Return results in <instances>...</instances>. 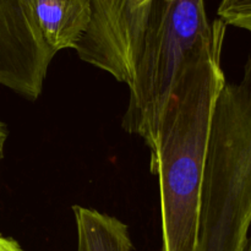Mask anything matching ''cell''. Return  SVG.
<instances>
[{
  "instance_id": "obj_1",
  "label": "cell",
  "mask_w": 251,
  "mask_h": 251,
  "mask_svg": "<svg viewBox=\"0 0 251 251\" xmlns=\"http://www.w3.org/2000/svg\"><path fill=\"white\" fill-rule=\"evenodd\" d=\"M223 43L216 42L186 64L150 153L159 184L162 251H198L208 135L216 100L227 82Z\"/></svg>"
},
{
  "instance_id": "obj_2",
  "label": "cell",
  "mask_w": 251,
  "mask_h": 251,
  "mask_svg": "<svg viewBox=\"0 0 251 251\" xmlns=\"http://www.w3.org/2000/svg\"><path fill=\"white\" fill-rule=\"evenodd\" d=\"M251 223V54L226 82L211 122L198 251H243Z\"/></svg>"
},
{
  "instance_id": "obj_3",
  "label": "cell",
  "mask_w": 251,
  "mask_h": 251,
  "mask_svg": "<svg viewBox=\"0 0 251 251\" xmlns=\"http://www.w3.org/2000/svg\"><path fill=\"white\" fill-rule=\"evenodd\" d=\"M227 25L211 22L205 0H154L129 87L122 126L156 149L159 123L186 64L225 39Z\"/></svg>"
},
{
  "instance_id": "obj_4",
  "label": "cell",
  "mask_w": 251,
  "mask_h": 251,
  "mask_svg": "<svg viewBox=\"0 0 251 251\" xmlns=\"http://www.w3.org/2000/svg\"><path fill=\"white\" fill-rule=\"evenodd\" d=\"M92 20L75 51L85 63L130 85L152 5L147 0H91Z\"/></svg>"
},
{
  "instance_id": "obj_5",
  "label": "cell",
  "mask_w": 251,
  "mask_h": 251,
  "mask_svg": "<svg viewBox=\"0 0 251 251\" xmlns=\"http://www.w3.org/2000/svg\"><path fill=\"white\" fill-rule=\"evenodd\" d=\"M54 56L37 25L34 0H0V85L38 100Z\"/></svg>"
},
{
  "instance_id": "obj_6",
  "label": "cell",
  "mask_w": 251,
  "mask_h": 251,
  "mask_svg": "<svg viewBox=\"0 0 251 251\" xmlns=\"http://www.w3.org/2000/svg\"><path fill=\"white\" fill-rule=\"evenodd\" d=\"M37 25L54 54L75 49L92 20L91 0H34Z\"/></svg>"
},
{
  "instance_id": "obj_7",
  "label": "cell",
  "mask_w": 251,
  "mask_h": 251,
  "mask_svg": "<svg viewBox=\"0 0 251 251\" xmlns=\"http://www.w3.org/2000/svg\"><path fill=\"white\" fill-rule=\"evenodd\" d=\"M76 251H134L129 227L117 217L85 206H73Z\"/></svg>"
},
{
  "instance_id": "obj_8",
  "label": "cell",
  "mask_w": 251,
  "mask_h": 251,
  "mask_svg": "<svg viewBox=\"0 0 251 251\" xmlns=\"http://www.w3.org/2000/svg\"><path fill=\"white\" fill-rule=\"evenodd\" d=\"M217 14L227 26L251 33V0H221Z\"/></svg>"
},
{
  "instance_id": "obj_9",
  "label": "cell",
  "mask_w": 251,
  "mask_h": 251,
  "mask_svg": "<svg viewBox=\"0 0 251 251\" xmlns=\"http://www.w3.org/2000/svg\"><path fill=\"white\" fill-rule=\"evenodd\" d=\"M0 251H25L15 239L0 234Z\"/></svg>"
},
{
  "instance_id": "obj_10",
  "label": "cell",
  "mask_w": 251,
  "mask_h": 251,
  "mask_svg": "<svg viewBox=\"0 0 251 251\" xmlns=\"http://www.w3.org/2000/svg\"><path fill=\"white\" fill-rule=\"evenodd\" d=\"M7 127L4 123L0 120V161L1 158L4 157V149H5V144H6V140H7Z\"/></svg>"
},
{
  "instance_id": "obj_11",
  "label": "cell",
  "mask_w": 251,
  "mask_h": 251,
  "mask_svg": "<svg viewBox=\"0 0 251 251\" xmlns=\"http://www.w3.org/2000/svg\"><path fill=\"white\" fill-rule=\"evenodd\" d=\"M243 251H251V223H250V228L249 232H248V237H247V242H245L244 249Z\"/></svg>"
},
{
  "instance_id": "obj_12",
  "label": "cell",
  "mask_w": 251,
  "mask_h": 251,
  "mask_svg": "<svg viewBox=\"0 0 251 251\" xmlns=\"http://www.w3.org/2000/svg\"><path fill=\"white\" fill-rule=\"evenodd\" d=\"M147 1H149V2H150V4H151V5H152V4H153V1H154V0H147Z\"/></svg>"
}]
</instances>
